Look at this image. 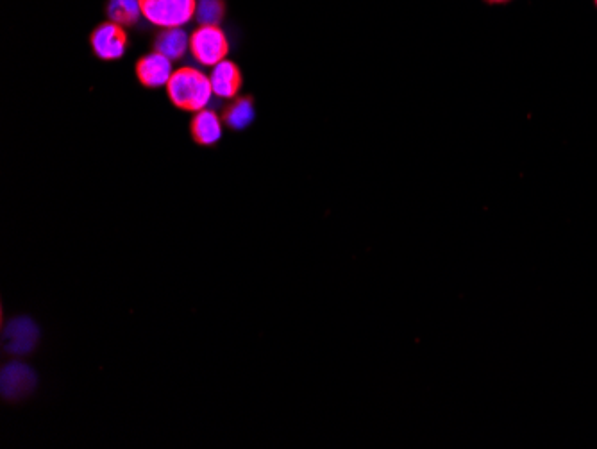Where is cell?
<instances>
[{
    "mask_svg": "<svg viewBox=\"0 0 597 449\" xmlns=\"http://www.w3.org/2000/svg\"><path fill=\"white\" fill-rule=\"evenodd\" d=\"M90 47L93 56L102 61H117L126 56L129 47V36L126 27L115 22H102L90 34Z\"/></svg>",
    "mask_w": 597,
    "mask_h": 449,
    "instance_id": "cell-4",
    "label": "cell"
},
{
    "mask_svg": "<svg viewBox=\"0 0 597 449\" xmlns=\"http://www.w3.org/2000/svg\"><path fill=\"white\" fill-rule=\"evenodd\" d=\"M167 95L169 101L176 106L177 110L197 111L206 110L213 97L210 76H206L202 70L194 67L177 68L167 83Z\"/></svg>",
    "mask_w": 597,
    "mask_h": 449,
    "instance_id": "cell-1",
    "label": "cell"
},
{
    "mask_svg": "<svg viewBox=\"0 0 597 449\" xmlns=\"http://www.w3.org/2000/svg\"><path fill=\"white\" fill-rule=\"evenodd\" d=\"M135 74L140 85L149 90H156L161 86H167L170 77L174 74V68H172V61L167 56L152 51L151 54L136 61Z\"/></svg>",
    "mask_w": 597,
    "mask_h": 449,
    "instance_id": "cell-7",
    "label": "cell"
},
{
    "mask_svg": "<svg viewBox=\"0 0 597 449\" xmlns=\"http://www.w3.org/2000/svg\"><path fill=\"white\" fill-rule=\"evenodd\" d=\"M226 13L224 0H197L195 18L201 26H219Z\"/></svg>",
    "mask_w": 597,
    "mask_h": 449,
    "instance_id": "cell-13",
    "label": "cell"
},
{
    "mask_svg": "<svg viewBox=\"0 0 597 449\" xmlns=\"http://www.w3.org/2000/svg\"><path fill=\"white\" fill-rule=\"evenodd\" d=\"M210 81L213 94L226 101L236 99L244 86L242 70L231 60L220 61L219 65L211 68Z\"/></svg>",
    "mask_w": 597,
    "mask_h": 449,
    "instance_id": "cell-8",
    "label": "cell"
},
{
    "mask_svg": "<svg viewBox=\"0 0 597 449\" xmlns=\"http://www.w3.org/2000/svg\"><path fill=\"white\" fill-rule=\"evenodd\" d=\"M594 6L597 8V0H594Z\"/></svg>",
    "mask_w": 597,
    "mask_h": 449,
    "instance_id": "cell-15",
    "label": "cell"
},
{
    "mask_svg": "<svg viewBox=\"0 0 597 449\" xmlns=\"http://www.w3.org/2000/svg\"><path fill=\"white\" fill-rule=\"evenodd\" d=\"M142 15L161 29L183 27L195 17L197 0H140Z\"/></svg>",
    "mask_w": 597,
    "mask_h": 449,
    "instance_id": "cell-2",
    "label": "cell"
},
{
    "mask_svg": "<svg viewBox=\"0 0 597 449\" xmlns=\"http://www.w3.org/2000/svg\"><path fill=\"white\" fill-rule=\"evenodd\" d=\"M483 2H487L488 6H505V4L513 2V0H483Z\"/></svg>",
    "mask_w": 597,
    "mask_h": 449,
    "instance_id": "cell-14",
    "label": "cell"
},
{
    "mask_svg": "<svg viewBox=\"0 0 597 449\" xmlns=\"http://www.w3.org/2000/svg\"><path fill=\"white\" fill-rule=\"evenodd\" d=\"M256 119V106L251 95H242L229 102L222 111V122L231 131H245Z\"/></svg>",
    "mask_w": 597,
    "mask_h": 449,
    "instance_id": "cell-11",
    "label": "cell"
},
{
    "mask_svg": "<svg viewBox=\"0 0 597 449\" xmlns=\"http://www.w3.org/2000/svg\"><path fill=\"white\" fill-rule=\"evenodd\" d=\"M40 342V328L29 317H17L2 330V349L15 358L31 355Z\"/></svg>",
    "mask_w": 597,
    "mask_h": 449,
    "instance_id": "cell-5",
    "label": "cell"
},
{
    "mask_svg": "<svg viewBox=\"0 0 597 449\" xmlns=\"http://www.w3.org/2000/svg\"><path fill=\"white\" fill-rule=\"evenodd\" d=\"M154 51L167 56L170 61L185 58L186 51H190V36L183 31V27H170L156 34L152 42Z\"/></svg>",
    "mask_w": 597,
    "mask_h": 449,
    "instance_id": "cell-10",
    "label": "cell"
},
{
    "mask_svg": "<svg viewBox=\"0 0 597 449\" xmlns=\"http://www.w3.org/2000/svg\"><path fill=\"white\" fill-rule=\"evenodd\" d=\"M190 52L199 65L213 68L228 58V36L219 26H199L190 36Z\"/></svg>",
    "mask_w": 597,
    "mask_h": 449,
    "instance_id": "cell-3",
    "label": "cell"
},
{
    "mask_svg": "<svg viewBox=\"0 0 597 449\" xmlns=\"http://www.w3.org/2000/svg\"><path fill=\"white\" fill-rule=\"evenodd\" d=\"M190 136L195 144L202 147L219 144L222 138V117L208 108L197 111L190 122Z\"/></svg>",
    "mask_w": 597,
    "mask_h": 449,
    "instance_id": "cell-9",
    "label": "cell"
},
{
    "mask_svg": "<svg viewBox=\"0 0 597 449\" xmlns=\"http://www.w3.org/2000/svg\"><path fill=\"white\" fill-rule=\"evenodd\" d=\"M106 17L118 26H136L140 22V18L143 17L140 0H108Z\"/></svg>",
    "mask_w": 597,
    "mask_h": 449,
    "instance_id": "cell-12",
    "label": "cell"
},
{
    "mask_svg": "<svg viewBox=\"0 0 597 449\" xmlns=\"http://www.w3.org/2000/svg\"><path fill=\"white\" fill-rule=\"evenodd\" d=\"M38 378L29 365L9 362L0 373V392L6 401H22L33 394Z\"/></svg>",
    "mask_w": 597,
    "mask_h": 449,
    "instance_id": "cell-6",
    "label": "cell"
}]
</instances>
